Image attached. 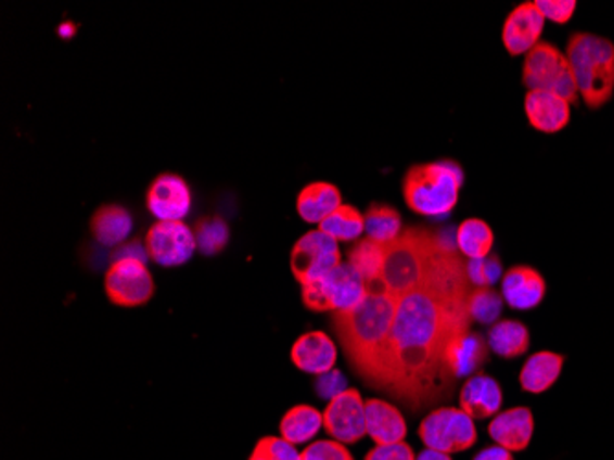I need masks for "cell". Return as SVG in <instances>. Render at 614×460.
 Segmentation results:
<instances>
[{
	"label": "cell",
	"instance_id": "6da1fadb",
	"mask_svg": "<svg viewBox=\"0 0 614 460\" xmlns=\"http://www.w3.org/2000/svg\"><path fill=\"white\" fill-rule=\"evenodd\" d=\"M471 284L462 256L438 237L422 284L399 298L386 346L383 391L412 409L455 387L447 370L449 346L470 332Z\"/></svg>",
	"mask_w": 614,
	"mask_h": 460
},
{
	"label": "cell",
	"instance_id": "7a4b0ae2",
	"mask_svg": "<svg viewBox=\"0 0 614 460\" xmlns=\"http://www.w3.org/2000/svg\"><path fill=\"white\" fill-rule=\"evenodd\" d=\"M368 285V295L356 308L337 311L333 327L348 363L370 387L383 391L386 346L398 311L399 297L380 282Z\"/></svg>",
	"mask_w": 614,
	"mask_h": 460
},
{
	"label": "cell",
	"instance_id": "3957f363",
	"mask_svg": "<svg viewBox=\"0 0 614 460\" xmlns=\"http://www.w3.org/2000/svg\"><path fill=\"white\" fill-rule=\"evenodd\" d=\"M578 92L590 110H600L614 91V44L594 34H574L566 44Z\"/></svg>",
	"mask_w": 614,
	"mask_h": 460
},
{
	"label": "cell",
	"instance_id": "277c9868",
	"mask_svg": "<svg viewBox=\"0 0 614 460\" xmlns=\"http://www.w3.org/2000/svg\"><path fill=\"white\" fill-rule=\"evenodd\" d=\"M464 170L455 161L418 164L405 176V203L422 216H446L457 206Z\"/></svg>",
	"mask_w": 614,
	"mask_h": 460
},
{
	"label": "cell",
	"instance_id": "5b68a950",
	"mask_svg": "<svg viewBox=\"0 0 614 460\" xmlns=\"http://www.w3.org/2000/svg\"><path fill=\"white\" fill-rule=\"evenodd\" d=\"M438 234L431 230L407 229L401 237L386 245L385 267L380 282L396 297H404L422 284L427 273L428 260L433 255Z\"/></svg>",
	"mask_w": 614,
	"mask_h": 460
},
{
	"label": "cell",
	"instance_id": "8992f818",
	"mask_svg": "<svg viewBox=\"0 0 614 460\" xmlns=\"http://www.w3.org/2000/svg\"><path fill=\"white\" fill-rule=\"evenodd\" d=\"M368 295V285L349 264H341L317 282L302 284V303L311 311H346Z\"/></svg>",
	"mask_w": 614,
	"mask_h": 460
},
{
	"label": "cell",
	"instance_id": "52a82bcc",
	"mask_svg": "<svg viewBox=\"0 0 614 460\" xmlns=\"http://www.w3.org/2000/svg\"><path fill=\"white\" fill-rule=\"evenodd\" d=\"M523 84L530 91L555 92L565 98L566 102L576 103L578 100V86L566 54L545 41L526 54Z\"/></svg>",
	"mask_w": 614,
	"mask_h": 460
},
{
	"label": "cell",
	"instance_id": "ba28073f",
	"mask_svg": "<svg viewBox=\"0 0 614 460\" xmlns=\"http://www.w3.org/2000/svg\"><path fill=\"white\" fill-rule=\"evenodd\" d=\"M418 433L428 449L447 455L473 448L478 438L475 420L455 407H440L427 414Z\"/></svg>",
	"mask_w": 614,
	"mask_h": 460
},
{
	"label": "cell",
	"instance_id": "9c48e42d",
	"mask_svg": "<svg viewBox=\"0 0 614 460\" xmlns=\"http://www.w3.org/2000/svg\"><path fill=\"white\" fill-rule=\"evenodd\" d=\"M108 301L121 308L148 304L155 293V282L140 256H120L105 274Z\"/></svg>",
	"mask_w": 614,
	"mask_h": 460
},
{
	"label": "cell",
	"instance_id": "30bf717a",
	"mask_svg": "<svg viewBox=\"0 0 614 460\" xmlns=\"http://www.w3.org/2000/svg\"><path fill=\"white\" fill-rule=\"evenodd\" d=\"M341 264L337 242L322 230L307 232L291 251V271L300 284L324 279Z\"/></svg>",
	"mask_w": 614,
	"mask_h": 460
},
{
	"label": "cell",
	"instance_id": "8fae6325",
	"mask_svg": "<svg viewBox=\"0 0 614 460\" xmlns=\"http://www.w3.org/2000/svg\"><path fill=\"white\" fill-rule=\"evenodd\" d=\"M322 418L325 433L337 443L356 444L368 435L364 400L357 388L337 394L325 407Z\"/></svg>",
	"mask_w": 614,
	"mask_h": 460
},
{
	"label": "cell",
	"instance_id": "7c38bea8",
	"mask_svg": "<svg viewBox=\"0 0 614 460\" xmlns=\"http://www.w3.org/2000/svg\"><path fill=\"white\" fill-rule=\"evenodd\" d=\"M195 247V234L182 221H157L145 237L148 256L158 266H182L192 258Z\"/></svg>",
	"mask_w": 614,
	"mask_h": 460
},
{
	"label": "cell",
	"instance_id": "4fadbf2b",
	"mask_svg": "<svg viewBox=\"0 0 614 460\" xmlns=\"http://www.w3.org/2000/svg\"><path fill=\"white\" fill-rule=\"evenodd\" d=\"M145 203L158 221H181L192 208V194L182 177L164 174L151 184Z\"/></svg>",
	"mask_w": 614,
	"mask_h": 460
},
{
	"label": "cell",
	"instance_id": "5bb4252c",
	"mask_svg": "<svg viewBox=\"0 0 614 460\" xmlns=\"http://www.w3.org/2000/svg\"><path fill=\"white\" fill-rule=\"evenodd\" d=\"M542 30H545V17L537 10L536 2H523L508 15L502 28V43L510 55L528 54L541 43L539 39Z\"/></svg>",
	"mask_w": 614,
	"mask_h": 460
},
{
	"label": "cell",
	"instance_id": "9a60e30c",
	"mask_svg": "<svg viewBox=\"0 0 614 460\" xmlns=\"http://www.w3.org/2000/svg\"><path fill=\"white\" fill-rule=\"evenodd\" d=\"M524 113L530 126L541 133H558L571 122V102L548 91H528L524 98Z\"/></svg>",
	"mask_w": 614,
	"mask_h": 460
},
{
	"label": "cell",
	"instance_id": "2e32d148",
	"mask_svg": "<svg viewBox=\"0 0 614 460\" xmlns=\"http://www.w3.org/2000/svg\"><path fill=\"white\" fill-rule=\"evenodd\" d=\"M291 361L307 374L332 372L337 363V345L328 333H304L291 348Z\"/></svg>",
	"mask_w": 614,
	"mask_h": 460
},
{
	"label": "cell",
	"instance_id": "e0dca14e",
	"mask_svg": "<svg viewBox=\"0 0 614 460\" xmlns=\"http://www.w3.org/2000/svg\"><path fill=\"white\" fill-rule=\"evenodd\" d=\"M502 298L513 309H534L547 295V282L534 267L515 266L502 277Z\"/></svg>",
	"mask_w": 614,
	"mask_h": 460
},
{
	"label": "cell",
	"instance_id": "ac0fdd59",
	"mask_svg": "<svg viewBox=\"0 0 614 460\" xmlns=\"http://www.w3.org/2000/svg\"><path fill=\"white\" fill-rule=\"evenodd\" d=\"M488 433L494 443L508 451H524L534 436V414L528 407H513L491 420Z\"/></svg>",
	"mask_w": 614,
	"mask_h": 460
},
{
	"label": "cell",
	"instance_id": "d6986e66",
	"mask_svg": "<svg viewBox=\"0 0 614 460\" xmlns=\"http://www.w3.org/2000/svg\"><path fill=\"white\" fill-rule=\"evenodd\" d=\"M502 388L491 375L478 372L468 378L460 391V409L473 420H486L499 414L502 407Z\"/></svg>",
	"mask_w": 614,
	"mask_h": 460
},
{
	"label": "cell",
	"instance_id": "ffe728a7",
	"mask_svg": "<svg viewBox=\"0 0 614 460\" xmlns=\"http://www.w3.org/2000/svg\"><path fill=\"white\" fill-rule=\"evenodd\" d=\"M364 412H367V433L374 440L375 446L405 443L407 422L398 407L372 398L364 401Z\"/></svg>",
	"mask_w": 614,
	"mask_h": 460
},
{
	"label": "cell",
	"instance_id": "44dd1931",
	"mask_svg": "<svg viewBox=\"0 0 614 460\" xmlns=\"http://www.w3.org/2000/svg\"><path fill=\"white\" fill-rule=\"evenodd\" d=\"M489 358V345L481 333L468 332L458 337L447 350V370L452 380L478 374L482 365Z\"/></svg>",
	"mask_w": 614,
	"mask_h": 460
},
{
	"label": "cell",
	"instance_id": "7402d4cb",
	"mask_svg": "<svg viewBox=\"0 0 614 460\" xmlns=\"http://www.w3.org/2000/svg\"><path fill=\"white\" fill-rule=\"evenodd\" d=\"M341 205H343V195L332 182H311L306 188H302L296 200L298 216L306 223H322Z\"/></svg>",
	"mask_w": 614,
	"mask_h": 460
},
{
	"label": "cell",
	"instance_id": "603a6c76",
	"mask_svg": "<svg viewBox=\"0 0 614 460\" xmlns=\"http://www.w3.org/2000/svg\"><path fill=\"white\" fill-rule=\"evenodd\" d=\"M565 358L554 352H537L534 356L526 359V363L521 369L519 382L526 393L541 394L547 393L560 380Z\"/></svg>",
	"mask_w": 614,
	"mask_h": 460
},
{
	"label": "cell",
	"instance_id": "cb8c5ba5",
	"mask_svg": "<svg viewBox=\"0 0 614 460\" xmlns=\"http://www.w3.org/2000/svg\"><path fill=\"white\" fill-rule=\"evenodd\" d=\"M488 345L500 358H521L530 348V332L523 322L510 319L495 322L489 328Z\"/></svg>",
	"mask_w": 614,
	"mask_h": 460
},
{
	"label": "cell",
	"instance_id": "d4e9b609",
	"mask_svg": "<svg viewBox=\"0 0 614 460\" xmlns=\"http://www.w3.org/2000/svg\"><path fill=\"white\" fill-rule=\"evenodd\" d=\"M131 227H133L131 214L118 205L102 206L92 216V234H94L98 242L102 243V245H108V247L126 242V238L131 232Z\"/></svg>",
	"mask_w": 614,
	"mask_h": 460
},
{
	"label": "cell",
	"instance_id": "484cf974",
	"mask_svg": "<svg viewBox=\"0 0 614 460\" xmlns=\"http://www.w3.org/2000/svg\"><path fill=\"white\" fill-rule=\"evenodd\" d=\"M320 427H324V418L315 407L306 406V404L291 407L280 422L282 438H285L293 446L309 443L311 438L317 436Z\"/></svg>",
	"mask_w": 614,
	"mask_h": 460
},
{
	"label": "cell",
	"instance_id": "4316f807",
	"mask_svg": "<svg viewBox=\"0 0 614 460\" xmlns=\"http://www.w3.org/2000/svg\"><path fill=\"white\" fill-rule=\"evenodd\" d=\"M494 230L482 219H465L457 229V245L468 260H482L491 255Z\"/></svg>",
	"mask_w": 614,
	"mask_h": 460
},
{
	"label": "cell",
	"instance_id": "83f0119b",
	"mask_svg": "<svg viewBox=\"0 0 614 460\" xmlns=\"http://www.w3.org/2000/svg\"><path fill=\"white\" fill-rule=\"evenodd\" d=\"M401 227H404L401 216L392 206L374 203L364 214V232H367V238L374 240V242L383 243V245H388L394 240H398L401 237V232H404Z\"/></svg>",
	"mask_w": 614,
	"mask_h": 460
},
{
	"label": "cell",
	"instance_id": "f1b7e54d",
	"mask_svg": "<svg viewBox=\"0 0 614 460\" xmlns=\"http://www.w3.org/2000/svg\"><path fill=\"white\" fill-rule=\"evenodd\" d=\"M385 258L386 245L364 238L349 251L348 264L361 274L367 284H372L375 280H380L383 267H385Z\"/></svg>",
	"mask_w": 614,
	"mask_h": 460
},
{
	"label": "cell",
	"instance_id": "f546056e",
	"mask_svg": "<svg viewBox=\"0 0 614 460\" xmlns=\"http://www.w3.org/2000/svg\"><path fill=\"white\" fill-rule=\"evenodd\" d=\"M335 242H356L364 232V216L356 206L341 205L320 223V229Z\"/></svg>",
	"mask_w": 614,
	"mask_h": 460
},
{
	"label": "cell",
	"instance_id": "4dcf8cb0",
	"mask_svg": "<svg viewBox=\"0 0 614 460\" xmlns=\"http://www.w3.org/2000/svg\"><path fill=\"white\" fill-rule=\"evenodd\" d=\"M504 298L494 288H475L468 298V309L473 321L494 327L502 314Z\"/></svg>",
	"mask_w": 614,
	"mask_h": 460
},
{
	"label": "cell",
	"instance_id": "1f68e13d",
	"mask_svg": "<svg viewBox=\"0 0 614 460\" xmlns=\"http://www.w3.org/2000/svg\"><path fill=\"white\" fill-rule=\"evenodd\" d=\"M195 242L200 247L201 253L206 256H214L221 253L227 243H229V227L225 223L223 219L212 218L201 219L197 227H195Z\"/></svg>",
	"mask_w": 614,
	"mask_h": 460
},
{
	"label": "cell",
	"instance_id": "d6a6232c",
	"mask_svg": "<svg viewBox=\"0 0 614 460\" xmlns=\"http://www.w3.org/2000/svg\"><path fill=\"white\" fill-rule=\"evenodd\" d=\"M470 284L475 288H491L502 277V264L499 256L489 255L482 260H470L465 264Z\"/></svg>",
	"mask_w": 614,
	"mask_h": 460
},
{
	"label": "cell",
	"instance_id": "836d02e7",
	"mask_svg": "<svg viewBox=\"0 0 614 460\" xmlns=\"http://www.w3.org/2000/svg\"><path fill=\"white\" fill-rule=\"evenodd\" d=\"M302 460H354L346 444L337 440H317L302 451Z\"/></svg>",
	"mask_w": 614,
	"mask_h": 460
},
{
	"label": "cell",
	"instance_id": "e575fe53",
	"mask_svg": "<svg viewBox=\"0 0 614 460\" xmlns=\"http://www.w3.org/2000/svg\"><path fill=\"white\" fill-rule=\"evenodd\" d=\"M254 451L264 455L269 460H302V453L296 451L293 444L278 436H264L259 438Z\"/></svg>",
	"mask_w": 614,
	"mask_h": 460
},
{
	"label": "cell",
	"instance_id": "d590c367",
	"mask_svg": "<svg viewBox=\"0 0 614 460\" xmlns=\"http://www.w3.org/2000/svg\"><path fill=\"white\" fill-rule=\"evenodd\" d=\"M537 10L542 13V17L550 18L555 25H565L576 12L574 0H537Z\"/></svg>",
	"mask_w": 614,
	"mask_h": 460
},
{
	"label": "cell",
	"instance_id": "8d00e7d4",
	"mask_svg": "<svg viewBox=\"0 0 614 460\" xmlns=\"http://www.w3.org/2000/svg\"><path fill=\"white\" fill-rule=\"evenodd\" d=\"M364 460H415L414 449L410 444L398 443L388 446H375L372 451H368Z\"/></svg>",
	"mask_w": 614,
	"mask_h": 460
},
{
	"label": "cell",
	"instance_id": "74e56055",
	"mask_svg": "<svg viewBox=\"0 0 614 460\" xmlns=\"http://www.w3.org/2000/svg\"><path fill=\"white\" fill-rule=\"evenodd\" d=\"M346 380H344L343 372L332 370L325 374L319 375L317 380V394L325 398V400H333L337 394L346 391Z\"/></svg>",
	"mask_w": 614,
	"mask_h": 460
},
{
	"label": "cell",
	"instance_id": "f35d334b",
	"mask_svg": "<svg viewBox=\"0 0 614 460\" xmlns=\"http://www.w3.org/2000/svg\"><path fill=\"white\" fill-rule=\"evenodd\" d=\"M473 460H515L513 459L512 451H508V449L500 448V446H489V448L482 449L478 453L475 455V459Z\"/></svg>",
	"mask_w": 614,
	"mask_h": 460
},
{
	"label": "cell",
	"instance_id": "ab89813d",
	"mask_svg": "<svg viewBox=\"0 0 614 460\" xmlns=\"http://www.w3.org/2000/svg\"><path fill=\"white\" fill-rule=\"evenodd\" d=\"M415 460H452L451 455L442 453V451H436V449H425L420 453V457H415Z\"/></svg>",
	"mask_w": 614,
	"mask_h": 460
},
{
	"label": "cell",
	"instance_id": "60d3db41",
	"mask_svg": "<svg viewBox=\"0 0 614 460\" xmlns=\"http://www.w3.org/2000/svg\"><path fill=\"white\" fill-rule=\"evenodd\" d=\"M248 460H269V459H267V457H264V455H259L256 453V451H253V455H251V459Z\"/></svg>",
	"mask_w": 614,
	"mask_h": 460
}]
</instances>
